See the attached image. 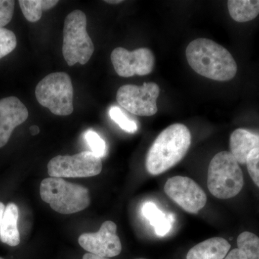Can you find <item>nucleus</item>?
I'll use <instances>...</instances> for the list:
<instances>
[{"label":"nucleus","instance_id":"obj_1","mask_svg":"<svg viewBox=\"0 0 259 259\" xmlns=\"http://www.w3.org/2000/svg\"><path fill=\"white\" fill-rule=\"evenodd\" d=\"M186 57L196 73L214 81H230L238 71L231 53L210 39L200 37L192 40L186 49Z\"/></svg>","mask_w":259,"mask_h":259},{"label":"nucleus","instance_id":"obj_18","mask_svg":"<svg viewBox=\"0 0 259 259\" xmlns=\"http://www.w3.org/2000/svg\"><path fill=\"white\" fill-rule=\"evenodd\" d=\"M24 16L31 23L40 20L42 11L49 10L59 3L57 0H20L18 1Z\"/></svg>","mask_w":259,"mask_h":259},{"label":"nucleus","instance_id":"obj_17","mask_svg":"<svg viewBox=\"0 0 259 259\" xmlns=\"http://www.w3.org/2000/svg\"><path fill=\"white\" fill-rule=\"evenodd\" d=\"M142 213L150 224L154 227L158 236H164L171 230V221L153 202H146L143 206Z\"/></svg>","mask_w":259,"mask_h":259},{"label":"nucleus","instance_id":"obj_12","mask_svg":"<svg viewBox=\"0 0 259 259\" xmlns=\"http://www.w3.org/2000/svg\"><path fill=\"white\" fill-rule=\"evenodd\" d=\"M28 110L16 97L0 100V148L8 144L15 127L28 119Z\"/></svg>","mask_w":259,"mask_h":259},{"label":"nucleus","instance_id":"obj_5","mask_svg":"<svg viewBox=\"0 0 259 259\" xmlns=\"http://www.w3.org/2000/svg\"><path fill=\"white\" fill-rule=\"evenodd\" d=\"M95 47L87 30V16L79 10H74L66 16L63 30L62 53L69 66L88 64Z\"/></svg>","mask_w":259,"mask_h":259},{"label":"nucleus","instance_id":"obj_21","mask_svg":"<svg viewBox=\"0 0 259 259\" xmlns=\"http://www.w3.org/2000/svg\"><path fill=\"white\" fill-rule=\"evenodd\" d=\"M17 47L14 32L6 28H0V59L8 55Z\"/></svg>","mask_w":259,"mask_h":259},{"label":"nucleus","instance_id":"obj_3","mask_svg":"<svg viewBox=\"0 0 259 259\" xmlns=\"http://www.w3.org/2000/svg\"><path fill=\"white\" fill-rule=\"evenodd\" d=\"M42 201L61 214H69L88 208L90 204L89 190L82 186L70 183L63 178L49 177L40 186Z\"/></svg>","mask_w":259,"mask_h":259},{"label":"nucleus","instance_id":"obj_30","mask_svg":"<svg viewBox=\"0 0 259 259\" xmlns=\"http://www.w3.org/2000/svg\"><path fill=\"white\" fill-rule=\"evenodd\" d=\"M0 259H4V258H1V257H0Z\"/></svg>","mask_w":259,"mask_h":259},{"label":"nucleus","instance_id":"obj_6","mask_svg":"<svg viewBox=\"0 0 259 259\" xmlns=\"http://www.w3.org/2000/svg\"><path fill=\"white\" fill-rule=\"evenodd\" d=\"M35 97L42 106L54 115L67 116L74 111V89L71 77L66 73L47 75L37 83Z\"/></svg>","mask_w":259,"mask_h":259},{"label":"nucleus","instance_id":"obj_23","mask_svg":"<svg viewBox=\"0 0 259 259\" xmlns=\"http://www.w3.org/2000/svg\"><path fill=\"white\" fill-rule=\"evenodd\" d=\"M246 166L250 178L259 187V148L250 151L247 158Z\"/></svg>","mask_w":259,"mask_h":259},{"label":"nucleus","instance_id":"obj_15","mask_svg":"<svg viewBox=\"0 0 259 259\" xmlns=\"http://www.w3.org/2000/svg\"><path fill=\"white\" fill-rule=\"evenodd\" d=\"M18 207L14 203H10L5 207L1 227L0 239L5 244L16 246L20 243V233L18 228Z\"/></svg>","mask_w":259,"mask_h":259},{"label":"nucleus","instance_id":"obj_13","mask_svg":"<svg viewBox=\"0 0 259 259\" xmlns=\"http://www.w3.org/2000/svg\"><path fill=\"white\" fill-rule=\"evenodd\" d=\"M259 148V134L248 130H235L230 137V150L238 163L246 164L247 158L255 148Z\"/></svg>","mask_w":259,"mask_h":259},{"label":"nucleus","instance_id":"obj_16","mask_svg":"<svg viewBox=\"0 0 259 259\" xmlns=\"http://www.w3.org/2000/svg\"><path fill=\"white\" fill-rule=\"evenodd\" d=\"M228 8L235 21L246 23L259 15V0H229Z\"/></svg>","mask_w":259,"mask_h":259},{"label":"nucleus","instance_id":"obj_19","mask_svg":"<svg viewBox=\"0 0 259 259\" xmlns=\"http://www.w3.org/2000/svg\"><path fill=\"white\" fill-rule=\"evenodd\" d=\"M238 248L248 259H259V238L254 233L245 231L237 238Z\"/></svg>","mask_w":259,"mask_h":259},{"label":"nucleus","instance_id":"obj_7","mask_svg":"<svg viewBox=\"0 0 259 259\" xmlns=\"http://www.w3.org/2000/svg\"><path fill=\"white\" fill-rule=\"evenodd\" d=\"M101 158L90 151L73 156H57L48 163V172L55 178H83L97 176L101 173Z\"/></svg>","mask_w":259,"mask_h":259},{"label":"nucleus","instance_id":"obj_8","mask_svg":"<svg viewBox=\"0 0 259 259\" xmlns=\"http://www.w3.org/2000/svg\"><path fill=\"white\" fill-rule=\"evenodd\" d=\"M159 94L160 88L156 83H144L141 87L126 84L119 88L116 99L131 113L149 117L158 112L156 102Z\"/></svg>","mask_w":259,"mask_h":259},{"label":"nucleus","instance_id":"obj_2","mask_svg":"<svg viewBox=\"0 0 259 259\" xmlns=\"http://www.w3.org/2000/svg\"><path fill=\"white\" fill-rule=\"evenodd\" d=\"M192 136L183 124L168 126L158 135L148 150L146 166L148 173L158 175L175 166L190 149Z\"/></svg>","mask_w":259,"mask_h":259},{"label":"nucleus","instance_id":"obj_24","mask_svg":"<svg viewBox=\"0 0 259 259\" xmlns=\"http://www.w3.org/2000/svg\"><path fill=\"white\" fill-rule=\"evenodd\" d=\"M14 10L15 1L0 0V28H3L11 21Z\"/></svg>","mask_w":259,"mask_h":259},{"label":"nucleus","instance_id":"obj_26","mask_svg":"<svg viewBox=\"0 0 259 259\" xmlns=\"http://www.w3.org/2000/svg\"><path fill=\"white\" fill-rule=\"evenodd\" d=\"M83 259H110L105 258V257L99 256V255L93 254V253H88L83 255Z\"/></svg>","mask_w":259,"mask_h":259},{"label":"nucleus","instance_id":"obj_9","mask_svg":"<svg viewBox=\"0 0 259 259\" xmlns=\"http://www.w3.org/2000/svg\"><path fill=\"white\" fill-rule=\"evenodd\" d=\"M165 193L187 212L195 214L207 203V196L197 182L187 177L168 179L164 186Z\"/></svg>","mask_w":259,"mask_h":259},{"label":"nucleus","instance_id":"obj_20","mask_svg":"<svg viewBox=\"0 0 259 259\" xmlns=\"http://www.w3.org/2000/svg\"><path fill=\"white\" fill-rule=\"evenodd\" d=\"M109 115L121 129L130 134H134L138 130L137 123L131 120L119 107L113 106L109 110Z\"/></svg>","mask_w":259,"mask_h":259},{"label":"nucleus","instance_id":"obj_11","mask_svg":"<svg viewBox=\"0 0 259 259\" xmlns=\"http://www.w3.org/2000/svg\"><path fill=\"white\" fill-rule=\"evenodd\" d=\"M79 243L89 253L105 258L117 256L122 250L117 226L112 221L102 223L97 233H83L79 236Z\"/></svg>","mask_w":259,"mask_h":259},{"label":"nucleus","instance_id":"obj_29","mask_svg":"<svg viewBox=\"0 0 259 259\" xmlns=\"http://www.w3.org/2000/svg\"><path fill=\"white\" fill-rule=\"evenodd\" d=\"M105 3H109V4H120V3H122V0H113V1H112V0H108V1H105Z\"/></svg>","mask_w":259,"mask_h":259},{"label":"nucleus","instance_id":"obj_22","mask_svg":"<svg viewBox=\"0 0 259 259\" xmlns=\"http://www.w3.org/2000/svg\"><path fill=\"white\" fill-rule=\"evenodd\" d=\"M84 138L94 154L100 158L105 156L106 144L95 131L89 130L85 133Z\"/></svg>","mask_w":259,"mask_h":259},{"label":"nucleus","instance_id":"obj_25","mask_svg":"<svg viewBox=\"0 0 259 259\" xmlns=\"http://www.w3.org/2000/svg\"><path fill=\"white\" fill-rule=\"evenodd\" d=\"M224 259H248L243 252L238 248H235L230 251Z\"/></svg>","mask_w":259,"mask_h":259},{"label":"nucleus","instance_id":"obj_31","mask_svg":"<svg viewBox=\"0 0 259 259\" xmlns=\"http://www.w3.org/2000/svg\"><path fill=\"white\" fill-rule=\"evenodd\" d=\"M140 259H143V258H140Z\"/></svg>","mask_w":259,"mask_h":259},{"label":"nucleus","instance_id":"obj_28","mask_svg":"<svg viewBox=\"0 0 259 259\" xmlns=\"http://www.w3.org/2000/svg\"><path fill=\"white\" fill-rule=\"evenodd\" d=\"M5 207L3 202H0V227H1L2 220H3V214H4Z\"/></svg>","mask_w":259,"mask_h":259},{"label":"nucleus","instance_id":"obj_14","mask_svg":"<svg viewBox=\"0 0 259 259\" xmlns=\"http://www.w3.org/2000/svg\"><path fill=\"white\" fill-rule=\"evenodd\" d=\"M231 249L227 240L219 237L209 238L189 250L187 259H224Z\"/></svg>","mask_w":259,"mask_h":259},{"label":"nucleus","instance_id":"obj_4","mask_svg":"<svg viewBox=\"0 0 259 259\" xmlns=\"http://www.w3.org/2000/svg\"><path fill=\"white\" fill-rule=\"evenodd\" d=\"M244 185L243 172L234 156L228 151L217 153L209 163L207 187L216 198H233Z\"/></svg>","mask_w":259,"mask_h":259},{"label":"nucleus","instance_id":"obj_27","mask_svg":"<svg viewBox=\"0 0 259 259\" xmlns=\"http://www.w3.org/2000/svg\"><path fill=\"white\" fill-rule=\"evenodd\" d=\"M29 130H30V134H31L32 136L38 134L39 132H40V129H39V127H37V125H32Z\"/></svg>","mask_w":259,"mask_h":259},{"label":"nucleus","instance_id":"obj_10","mask_svg":"<svg viewBox=\"0 0 259 259\" xmlns=\"http://www.w3.org/2000/svg\"><path fill=\"white\" fill-rule=\"evenodd\" d=\"M110 58L116 73L121 77L128 78L134 75L145 76L151 74L154 69V55L146 48L133 51L124 48H116Z\"/></svg>","mask_w":259,"mask_h":259}]
</instances>
